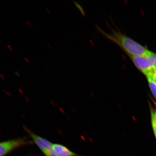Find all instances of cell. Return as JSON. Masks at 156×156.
Wrapping results in <instances>:
<instances>
[{"mask_svg":"<svg viewBox=\"0 0 156 156\" xmlns=\"http://www.w3.org/2000/svg\"><path fill=\"white\" fill-rule=\"evenodd\" d=\"M100 31L104 35L119 45L129 56H142L150 52L145 47L119 31L113 30L110 34L101 30Z\"/></svg>","mask_w":156,"mask_h":156,"instance_id":"obj_1","label":"cell"},{"mask_svg":"<svg viewBox=\"0 0 156 156\" xmlns=\"http://www.w3.org/2000/svg\"><path fill=\"white\" fill-rule=\"evenodd\" d=\"M153 53L150 51L146 55L130 56L134 65L146 76L154 69L153 58Z\"/></svg>","mask_w":156,"mask_h":156,"instance_id":"obj_2","label":"cell"},{"mask_svg":"<svg viewBox=\"0 0 156 156\" xmlns=\"http://www.w3.org/2000/svg\"><path fill=\"white\" fill-rule=\"evenodd\" d=\"M33 143L25 137L0 142V156H5L16 149Z\"/></svg>","mask_w":156,"mask_h":156,"instance_id":"obj_3","label":"cell"},{"mask_svg":"<svg viewBox=\"0 0 156 156\" xmlns=\"http://www.w3.org/2000/svg\"><path fill=\"white\" fill-rule=\"evenodd\" d=\"M24 128L29 135L32 138L34 143L37 146L43 153L46 151L52 149L53 143L50 142V140L37 135L30 130H29L28 128H26L25 127Z\"/></svg>","mask_w":156,"mask_h":156,"instance_id":"obj_4","label":"cell"},{"mask_svg":"<svg viewBox=\"0 0 156 156\" xmlns=\"http://www.w3.org/2000/svg\"><path fill=\"white\" fill-rule=\"evenodd\" d=\"M52 149L57 156H83L73 152L65 146L60 144H53Z\"/></svg>","mask_w":156,"mask_h":156,"instance_id":"obj_5","label":"cell"},{"mask_svg":"<svg viewBox=\"0 0 156 156\" xmlns=\"http://www.w3.org/2000/svg\"><path fill=\"white\" fill-rule=\"evenodd\" d=\"M147 78L148 83L151 92L156 101V83L150 78L147 77Z\"/></svg>","mask_w":156,"mask_h":156,"instance_id":"obj_6","label":"cell"},{"mask_svg":"<svg viewBox=\"0 0 156 156\" xmlns=\"http://www.w3.org/2000/svg\"><path fill=\"white\" fill-rule=\"evenodd\" d=\"M151 121L152 127L156 139V117L154 113V110L151 107Z\"/></svg>","mask_w":156,"mask_h":156,"instance_id":"obj_7","label":"cell"},{"mask_svg":"<svg viewBox=\"0 0 156 156\" xmlns=\"http://www.w3.org/2000/svg\"><path fill=\"white\" fill-rule=\"evenodd\" d=\"M146 77H149L151 79L156 83V69H154L151 73L147 75Z\"/></svg>","mask_w":156,"mask_h":156,"instance_id":"obj_8","label":"cell"},{"mask_svg":"<svg viewBox=\"0 0 156 156\" xmlns=\"http://www.w3.org/2000/svg\"><path fill=\"white\" fill-rule=\"evenodd\" d=\"M43 154L45 155V156H57L53 151V149H50V150H49L46 151L45 153H43Z\"/></svg>","mask_w":156,"mask_h":156,"instance_id":"obj_9","label":"cell"},{"mask_svg":"<svg viewBox=\"0 0 156 156\" xmlns=\"http://www.w3.org/2000/svg\"><path fill=\"white\" fill-rule=\"evenodd\" d=\"M153 58L154 69H156V53L154 52L153 54Z\"/></svg>","mask_w":156,"mask_h":156,"instance_id":"obj_10","label":"cell"},{"mask_svg":"<svg viewBox=\"0 0 156 156\" xmlns=\"http://www.w3.org/2000/svg\"><path fill=\"white\" fill-rule=\"evenodd\" d=\"M0 77L2 78V79L3 80H5V77L3 75L1 74H0Z\"/></svg>","mask_w":156,"mask_h":156,"instance_id":"obj_11","label":"cell"},{"mask_svg":"<svg viewBox=\"0 0 156 156\" xmlns=\"http://www.w3.org/2000/svg\"><path fill=\"white\" fill-rule=\"evenodd\" d=\"M7 47H8V48H9L10 50H11V51H12V50H13V49H12V48H11V46H10V45H7Z\"/></svg>","mask_w":156,"mask_h":156,"instance_id":"obj_12","label":"cell"},{"mask_svg":"<svg viewBox=\"0 0 156 156\" xmlns=\"http://www.w3.org/2000/svg\"><path fill=\"white\" fill-rule=\"evenodd\" d=\"M154 113H155V116L156 117V108L155 110H154Z\"/></svg>","mask_w":156,"mask_h":156,"instance_id":"obj_13","label":"cell"}]
</instances>
